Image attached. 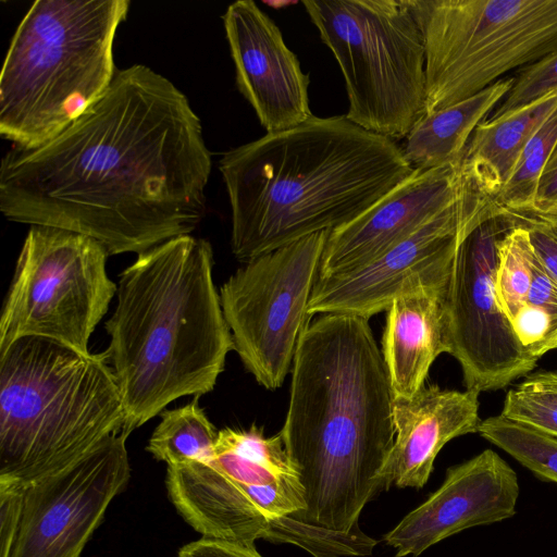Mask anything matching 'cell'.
I'll return each instance as SVG.
<instances>
[{
  "mask_svg": "<svg viewBox=\"0 0 557 557\" xmlns=\"http://www.w3.org/2000/svg\"><path fill=\"white\" fill-rule=\"evenodd\" d=\"M211 166L187 97L134 64L54 138L3 156L0 210L89 236L109 256L140 255L198 227Z\"/></svg>",
  "mask_w": 557,
  "mask_h": 557,
  "instance_id": "1",
  "label": "cell"
},
{
  "mask_svg": "<svg viewBox=\"0 0 557 557\" xmlns=\"http://www.w3.org/2000/svg\"><path fill=\"white\" fill-rule=\"evenodd\" d=\"M290 374L280 433L305 508L289 517L349 532L383 490L395 437L393 394L369 319L318 314L302 334Z\"/></svg>",
  "mask_w": 557,
  "mask_h": 557,
  "instance_id": "2",
  "label": "cell"
},
{
  "mask_svg": "<svg viewBox=\"0 0 557 557\" xmlns=\"http://www.w3.org/2000/svg\"><path fill=\"white\" fill-rule=\"evenodd\" d=\"M219 170L242 263L354 221L413 169L396 140L345 115L312 116L226 151Z\"/></svg>",
  "mask_w": 557,
  "mask_h": 557,
  "instance_id": "3",
  "label": "cell"
},
{
  "mask_svg": "<svg viewBox=\"0 0 557 557\" xmlns=\"http://www.w3.org/2000/svg\"><path fill=\"white\" fill-rule=\"evenodd\" d=\"M212 269L211 244L183 235L138 255L121 273L104 327L125 436L172 401L211 392L223 372L234 345Z\"/></svg>",
  "mask_w": 557,
  "mask_h": 557,
  "instance_id": "4",
  "label": "cell"
},
{
  "mask_svg": "<svg viewBox=\"0 0 557 557\" xmlns=\"http://www.w3.org/2000/svg\"><path fill=\"white\" fill-rule=\"evenodd\" d=\"M125 410L107 351L40 336L0 350V482L26 484L121 434Z\"/></svg>",
  "mask_w": 557,
  "mask_h": 557,
  "instance_id": "5",
  "label": "cell"
},
{
  "mask_svg": "<svg viewBox=\"0 0 557 557\" xmlns=\"http://www.w3.org/2000/svg\"><path fill=\"white\" fill-rule=\"evenodd\" d=\"M128 0H37L11 39L0 74V133L32 149L96 102L117 70L113 44Z\"/></svg>",
  "mask_w": 557,
  "mask_h": 557,
  "instance_id": "6",
  "label": "cell"
},
{
  "mask_svg": "<svg viewBox=\"0 0 557 557\" xmlns=\"http://www.w3.org/2000/svg\"><path fill=\"white\" fill-rule=\"evenodd\" d=\"M342 71L347 119L392 138L425 114V52L407 0H304Z\"/></svg>",
  "mask_w": 557,
  "mask_h": 557,
  "instance_id": "7",
  "label": "cell"
},
{
  "mask_svg": "<svg viewBox=\"0 0 557 557\" xmlns=\"http://www.w3.org/2000/svg\"><path fill=\"white\" fill-rule=\"evenodd\" d=\"M425 52V114L557 51V0H407Z\"/></svg>",
  "mask_w": 557,
  "mask_h": 557,
  "instance_id": "8",
  "label": "cell"
},
{
  "mask_svg": "<svg viewBox=\"0 0 557 557\" xmlns=\"http://www.w3.org/2000/svg\"><path fill=\"white\" fill-rule=\"evenodd\" d=\"M107 249L89 236L30 225L0 317V350L40 336L89 351L117 285L107 273Z\"/></svg>",
  "mask_w": 557,
  "mask_h": 557,
  "instance_id": "9",
  "label": "cell"
},
{
  "mask_svg": "<svg viewBox=\"0 0 557 557\" xmlns=\"http://www.w3.org/2000/svg\"><path fill=\"white\" fill-rule=\"evenodd\" d=\"M329 232L308 235L244 263L220 288L234 350L269 391L281 387L290 373L313 317L309 302Z\"/></svg>",
  "mask_w": 557,
  "mask_h": 557,
  "instance_id": "10",
  "label": "cell"
},
{
  "mask_svg": "<svg viewBox=\"0 0 557 557\" xmlns=\"http://www.w3.org/2000/svg\"><path fill=\"white\" fill-rule=\"evenodd\" d=\"M126 440L34 482H0V557H81L131 479Z\"/></svg>",
  "mask_w": 557,
  "mask_h": 557,
  "instance_id": "11",
  "label": "cell"
},
{
  "mask_svg": "<svg viewBox=\"0 0 557 557\" xmlns=\"http://www.w3.org/2000/svg\"><path fill=\"white\" fill-rule=\"evenodd\" d=\"M515 226L498 213L472 226L458 245L444 312L447 354L460 364L466 389H502L537 362L518 341L496 294L499 244Z\"/></svg>",
  "mask_w": 557,
  "mask_h": 557,
  "instance_id": "12",
  "label": "cell"
},
{
  "mask_svg": "<svg viewBox=\"0 0 557 557\" xmlns=\"http://www.w3.org/2000/svg\"><path fill=\"white\" fill-rule=\"evenodd\" d=\"M497 213L493 198L472 184L457 202L374 260L350 271L319 275L309 313L370 319L404 294L421 288L446 292L461 238Z\"/></svg>",
  "mask_w": 557,
  "mask_h": 557,
  "instance_id": "13",
  "label": "cell"
},
{
  "mask_svg": "<svg viewBox=\"0 0 557 557\" xmlns=\"http://www.w3.org/2000/svg\"><path fill=\"white\" fill-rule=\"evenodd\" d=\"M236 86L267 134L293 128L313 116L309 75L286 46L276 24L255 1L233 2L223 15Z\"/></svg>",
  "mask_w": 557,
  "mask_h": 557,
  "instance_id": "14",
  "label": "cell"
},
{
  "mask_svg": "<svg viewBox=\"0 0 557 557\" xmlns=\"http://www.w3.org/2000/svg\"><path fill=\"white\" fill-rule=\"evenodd\" d=\"M518 497L516 472L496 451L485 449L449 468L442 485L384 541L395 548L396 557H417L466 529L511 518Z\"/></svg>",
  "mask_w": 557,
  "mask_h": 557,
  "instance_id": "15",
  "label": "cell"
},
{
  "mask_svg": "<svg viewBox=\"0 0 557 557\" xmlns=\"http://www.w3.org/2000/svg\"><path fill=\"white\" fill-rule=\"evenodd\" d=\"M472 184L451 164L413 173L363 214L329 232L320 275L360 268L457 202Z\"/></svg>",
  "mask_w": 557,
  "mask_h": 557,
  "instance_id": "16",
  "label": "cell"
},
{
  "mask_svg": "<svg viewBox=\"0 0 557 557\" xmlns=\"http://www.w3.org/2000/svg\"><path fill=\"white\" fill-rule=\"evenodd\" d=\"M479 392L424 385L409 399L393 398L394 444L383 471V488H421L449 441L478 432Z\"/></svg>",
  "mask_w": 557,
  "mask_h": 557,
  "instance_id": "17",
  "label": "cell"
},
{
  "mask_svg": "<svg viewBox=\"0 0 557 557\" xmlns=\"http://www.w3.org/2000/svg\"><path fill=\"white\" fill-rule=\"evenodd\" d=\"M165 484L177 512L202 537L248 546L263 539L267 518L240 483L208 460L168 466Z\"/></svg>",
  "mask_w": 557,
  "mask_h": 557,
  "instance_id": "18",
  "label": "cell"
},
{
  "mask_svg": "<svg viewBox=\"0 0 557 557\" xmlns=\"http://www.w3.org/2000/svg\"><path fill=\"white\" fill-rule=\"evenodd\" d=\"M445 294L421 288L397 297L386 310L381 351L393 398L413 397L435 359L448 352Z\"/></svg>",
  "mask_w": 557,
  "mask_h": 557,
  "instance_id": "19",
  "label": "cell"
},
{
  "mask_svg": "<svg viewBox=\"0 0 557 557\" xmlns=\"http://www.w3.org/2000/svg\"><path fill=\"white\" fill-rule=\"evenodd\" d=\"M556 108L557 89L518 109L482 121L462 154V176L483 194L495 197L510 177L532 135Z\"/></svg>",
  "mask_w": 557,
  "mask_h": 557,
  "instance_id": "20",
  "label": "cell"
},
{
  "mask_svg": "<svg viewBox=\"0 0 557 557\" xmlns=\"http://www.w3.org/2000/svg\"><path fill=\"white\" fill-rule=\"evenodd\" d=\"M513 77L502 78L479 94L424 114L406 137L404 156L416 171L460 164L475 127L505 98Z\"/></svg>",
  "mask_w": 557,
  "mask_h": 557,
  "instance_id": "21",
  "label": "cell"
},
{
  "mask_svg": "<svg viewBox=\"0 0 557 557\" xmlns=\"http://www.w3.org/2000/svg\"><path fill=\"white\" fill-rule=\"evenodd\" d=\"M208 461L230 479L246 485L299 482L282 434L267 437L255 424L247 430L218 431L213 455Z\"/></svg>",
  "mask_w": 557,
  "mask_h": 557,
  "instance_id": "22",
  "label": "cell"
},
{
  "mask_svg": "<svg viewBox=\"0 0 557 557\" xmlns=\"http://www.w3.org/2000/svg\"><path fill=\"white\" fill-rule=\"evenodd\" d=\"M198 398L160 413L161 421L146 448L154 459L172 466L212 457L218 431L199 406Z\"/></svg>",
  "mask_w": 557,
  "mask_h": 557,
  "instance_id": "23",
  "label": "cell"
},
{
  "mask_svg": "<svg viewBox=\"0 0 557 557\" xmlns=\"http://www.w3.org/2000/svg\"><path fill=\"white\" fill-rule=\"evenodd\" d=\"M478 433L542 480L557 484V437L502 414L481 420Z\"/></svg>",
  "mask_w": 557,
  "mask_h": 557,
  "instance_id": "24",
  "label": "cell"
},
{
  "mask_svg": "<svg viewBox=\"0 0 557 557\" xmlns=\"http://www.w3.org/2000/svg\"><path fill=\"white\" fill-rule=\"evenodd\" d=\"M262 540L294 544L313 557L369 556L377 544L376 540L363 533L359 527L349 532L337 531L289 516L268 519Z\"/></svg>",
  "mask_w": 557,
  "mask_h": 557,
  "instance_id": "25",
  "label": "cell"
},
{
  "mask_svg": "<svg viewBox=\"0 0 557 557\" xmlns=\"http://www.w3.org/2000/svg\"><path fill=\"white\" fill-rule=\"evenodd\" d=\"M557 144V108L543 121L523 148L503 188L493 197L499 213L531 210L541 173Z\"/></svg>",
  "mask_w": 557,
  "mask_h": 557,
  "instance_id": "26",
  "label": "cell"
},
{
  "mask_svg": "<svg viewBox=\"0 0 557 557\" xmlns=\"http://www.w3.org/2000/svg\"><path fill=\"white\" fill-rule=\"evenodd\" d=\"M534 259L528 231L516 223L499 244L495 281L499 306L509 321L527 304Z\"/></svg>",
  "mask_w": 557,
  "mask_h": 557,
  "instance_id": "27",
  "label": "cell"
},
{
  "mask_svg": "<svg viewBox=\"0 0 557 557\" xmlns=\"http://www.w3.org/2000/svg\"><path fill=\"white\" fill-rule=\"evenodd\" d=\"M557 89V51L518 71L490 119L525 106Z\"/></svg>",
  "mask_w": 557,
  "mask_h": 557,
  "instance_id": "28",
  "label": "cell"
},
{
  "mask_svg": "<svg viewBox=\"0 0 557 557\" xmlns=\"http://www.w3.org/2000/svg\"><path fill=\"white\" fill-rule=\"evenodd\" d=\"M510 324L523 348L537 360L557 337V317L540 307L525 304Z\"/></svg>",
  "mask_w": 557,
  "mask_h": 557,
  "instance_id": "29",
  "label": "cell"
},
{
  "mask_svg": "<svg viewBox=\"0 0 557 557\" xmlns=\"http://www.w3.org/2000/svg\"><path fill=\"white\" fill-rule=\"evenodd\" d=\"M500 414L557 437V406L517 387L508 391Z\"/></svg>",
  "mask_w": 557,
  "mask_h": 557,
  "instance_id": "30",
  "label": "cell"
},
{
  "mask_svg": "<svg viewBox=\"0 0 557 557\" xmlns=\"http://www.w3.org/2000/svg\"><path fill=\"white\" fill-rule=\"evenodd\" d=\"M505 214L509 215L517 224L528 231L534 253L557 281V219H536L520 214Z\"/></svg>",
  "mask_w": 557,
  "mask_h": 557,
  "instance_id": "31",
  "label": "cell"
},
{
  "mask_svg": "<svg viewBox=\"0 0 557 557\" xmlns=\"http://www.w3.org/2000/svg\"><path fill=\"white\" fill-rule=\"evenodd\" d=\"M511 214L557 219V144L541 173L531 210Z\"/></svg>",
  "mask_w": 557,
  "mask_h": 557,
  "instance_id": "32",
  "label": "cell"
},
{
  "mask_svg": "<svg viewBox=\"0 0 557 557\" xmlns=\"http://www.w3.org/2000/svg\"><path fill=\"white\" fill-rule=\"evenodd\" d=\"M177 557H262L255 545L201 537L180 548Z\"/></svg>",
  "mask_w": 557,
  "mask_h": 557,
  "instance_id": "33",
  "label": "cell"
},
{
  "mask_svg": "<svg viewBox=\"0 0 557 557\" xmlns=\"http://www.w3.org/2000/svg\"><path fill=\"white\" fill-rule=\"evenodd\" d=\"M527 304L540 307L557 317V281L544 268L536 255Z\"/></svg>",
  "mask_w": 557,
  "mask_h": 557,
  "instance_id": "34",
  "label": "cell"
},
{
  "mask_svg": "<svg viewBox=\"0 0 557 557\" xmlns=\"http://www.w3.org/2000/svg\"><path fill=\"white\" fill-rule=\"evenodd\" d=\"M517 388L557 406V372L533 373L527 376Z\"/></svg>",
  "mask_w": 557,
  "mask_h": 557,
  "instance_id": "35",
  "label": "cell"
},
{
  "mask_svg": "<svg viewBox=\"0 0 557 557\" xmlns=\"http://www.w3.org/2000/svg\"><path fill=\"white\" fill-rule=\"evenodd\" d=\"M556 348H557V337L553 341V343L550 345V350L556 349Z\"/></svg>",
  "mask_w": 557,
  "mask_h": 557,
  "instance_id": "36",
  "label": "cell"
}]
</instances>
